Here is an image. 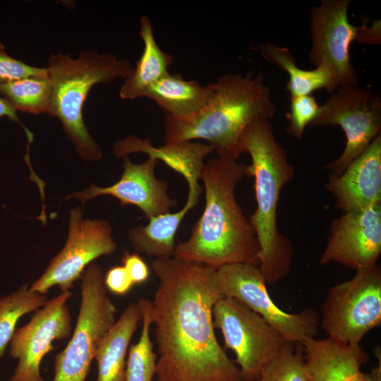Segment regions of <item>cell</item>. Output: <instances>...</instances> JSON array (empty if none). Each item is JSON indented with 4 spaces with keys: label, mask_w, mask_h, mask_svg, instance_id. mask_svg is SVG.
I'll return each mask as SVG.
<instances>
[{
    "label": "cell",
    "mask_w": 381,
    "mask_h": 381,
    "mask_svg": "<svg viewBox=\"0 0 381 381\" xmlns=\"http://www.w3.org/2000/svg\"><path fill=\"white\" fill-rule=\"evenodd\" d=\"M214 92L213 83L202 85L169 73L151 85L145 97L153 99L167 115L184 117L204 107Z\"/></svg>",
    "instance_id": "obj_21"
},
{
    "label": "cell",
    "mask_w": 381,
    "mask_h": 381,
    "mask_svg": "<svg viewBox=\"0 0 381 381\" xmlns=\"http://www.w3.org/2000/svg\"><path fill=\"white\" fill-rule=\"evenodd\" d=\"M139 35L143 42V51L120 88L119 97L122 99L145 97L151 85L169 73L174 61V56L157 44L151 20L147 16L140 18Z\"/></svg>",
    "instance_id": "obj_20"
},
{
    "label": "cell",
    "mask_w": 381,
    "mask_h": 381,
    "mask_svg": "<svg viewBox=\"0 0 381 381\" xmlns=\"http://www.w3.org/2000/svg\"><path fill=\"white\" fill-rule=\"evenodd\" d=\"M46 68L52 88L47 114L61 121L67 138L82 159H99L102 149L84 122L83 105L94 85L111 83L119 78L125 79L133 69L130 61L90 49L80 52L77 59L70 54H53Z\"/></svg>",
    "instance_id": "obj_5"
},
{
    "label": "cell",
    "mask_w": 381,
    "mask_h": 381,
    "mask_svg": "<svg viewBox=\"0 0 381 381\" xmlns=\"http://www.w3.org/2000/svg\"><path fill=\"white\" fill-rule=\"evenodd\" d=\"M350 0H322L310 11L312 45L309 59L331 73L335 89L358 85L359 78L351 63L353 41L367 43L368 27L353 26L348 19Z\"/></svg>",
    "instance_id": "obj_11"
},
{
    "label": "cell",
    "mask_w": 381,
    "mask_h": 381,
    "mask_svg": "<svg viewBox=\"0 0 381 381\" xmlns=\"http://www.w3.org/2000/svg\"><path fill=\"white\" fill-rule=\"evenodd\" d=\"M142 313V329L138 342L128 351L125 381H152L156 373L157 356L150 336L152 301L140 298L137 302Z\"/></svg>",
    "instance_id": "obj_24"
},
{
    "label": "cell",
    "mask_w": 381,
    "mask_h": 381,
    "mask_svg": "<svg viewBox=\"0 0 381 381\" xmlns=\"http://www.w3.org/2000/svg\"><path fill=\"white\" fill-rule=\"evenodd\" d=\"M214 92L198 111L184 117L165 115L164 144L207 140L219 157L238 159L239 140L247 126L276 113L262 72L228 73L213 83Z\"/></svg>",
    "instance_id": "obj_3"
},
{
    "label": "cell",
    "mask_w": 381,
    "mask_h": 381,
    "mask_svg": "<svg viewBox=\"0 0 381 381\" xmlns=\"http://www.w3.org/2000/svg\"><path fill=\"white\" fill-rule=\"evenodd\" d=\"M112 231L107 220L83 219L79 207L71 210L65 246L30 289L42 295L54 286L61 292L70 291L94 260L116 250Z\"/></svg>",
    "instance_id": "obj_12"
},
{
    "label": "cell",
    "mask_w": 381,
    "mask_h": 381,
    "mask_svg": "<svg viewBox=\"0 0 381 381\" xmlns=\"http://www.w3.org/2000/svg\"><path fill=\"white\" fill-rule=\"evenodd\" d=\"M320 109V105L312 95L291 97L289 111L286 115L289 121L287 133L301 138L306 128L318 116Z\"/></svg>",
    "instance_id": "obj_28"
},
{
    "label": "cell",
    "mask_w": 381,
    "mask_h": 381,
    "mask_svg": "<svg viewBox=\"0 0 381 381\" xmlns=\"http://www.w3.org/2000/svg\"><path fill=\"white\" fill-rule=\"evenodd\" d=\"M256 381H308L303 343L286 341Z\"/></svg>",
    "instance_id": "obj_27"
},
{
    "label": "cell",
    "mask_w": 381,
    "mask_h": 381,
    "mask_svg": "<svg viewBox=\"0 0 381 381\" xmlns=\"http://www.w3.org/2000/svg\"><path fill=\"white\" fill-rule=\"evenodd\" d=\"M380 254L381 204L335 219L320 263L335 262L357 271L377 265Z\"/></svg>",
    "instance_id": "obj_14"
},
{
    "label": "cell",
    "mask_w": 381,
    "mask_h": 381,
    "mask_svg": "<svg viewBox=\"0 0 381 381\" xmlns=\"http://www.w3.org/2000/svg\"><path fill=\"white\" fill-rule=\"evenodd\" d=\"M195 206L187 202L178 212L160 214L149 219L145 226L138 225L128 232L133 248L155 259L172 258L175 250V236L188 212Z\"/></svg>",
    "instance_id": "obj_22"
},
{
    "label": "cell",
    "mask_w": 381,
    "mask_h": 381,
    "mask_svg": "<svg viewBox=\"0 0 381 381\" xmlns=\"http://www.w3.org/2000/svg\"><path fill=\"white\" fill-rule=\"evenodd\" d=\"M46 68L30 66L10 56L0 43V83L47 74Z\"/></svg>",
    "instance_id": "obj_29"
},
{
    "label": "cell",
    "mask_w": 381,
    "mask_h": 381,
    "mask_svg": "<svg viewBox=\"0 0 381 381\" xmlns=\"http://www.w3.org/2000/svg\"><path fill=\"white\" fill-rule=\"evenodd\" d=\"M308 381H365L361 366L368 355L360 344H348L330 337L303 342Z\"/></svg>",
    "instance_id": "obj_18"
},
{
    "label": "cell",
    "mask_w": 381,
    "mask_h": 381,
    "mask_svg": "<svg viewBox=\"0 0 381 381\" xmlns=\"http://www.w3.org/2000/svg\"><path fill=\"white\" fill-rule=\"evenodd\" d=\"M250 49L288 73L286 90L291 97L312 95L320 89H325L330 94L335 90L332 76L328 70L323 67H316L313 70L299 68L288 48L265 42Z\"/></svg>",
    "instance_id": "obj_23"
},
{
    "label": "cell",
    "mask_w": 381,
    "mask_h": 381,
    "mask_svg": "<svg viewBox=\"0 0 381 381\" xmlns=\"http://www.w3.org/2000/svg\"><path fill=\"white\" fill-rule=\"evenodd\" d=\"M326 189L344 212L381 204V135L339 175L329 174Z\"/></svg>",
    "instance_id": "obj_16"
},
{
    "label": "cell",
    "mask_w": 381,
    "mask_h": 381,
    "mask_svg": "<svg viewBox=\"0 0 381 381\" xmlns=\"http://www.w3.org/2000/svg\"><path fill=\"white\" fill-rule=\"evenodd\" d=\"M46 302L47 297L31 291L28 284L23 285L11 294L0 297V360L13 338L20 318L37 311Z\"/></svg>",
    "instance_id": "obj_26"
},
{
    "label": "cell",
    "mask_w": 381,
    "mask_h": 381,
    "mask_svg": "<svg viewBox=\"0 0 381 381\" xmlns=\"http://www.w3.org/2000/svg\"><path fill=\"white\" fill-rule=\"evenodd\" d=\"M212 318L225 346L235 353L243 381H256L286 341L263 318L236 298L219 299L213 307Z\"/></svg>",
    "instance_id": "obj_8"
},
{
    "label": "cell",
    "mask_w": 381,
    "mask_h": 381,
    "mask_svg": "<svg viewBox=\"0 0 381 381\" xmlns=\"http://www.w3.org/2000/svg\"><path fill=\"white\" fill-rule=\"evenodd\" d=\"M80 279L77 322L68 345L54 358L53 381H85L100 340L116 321L117 308L107 294L101 267L92 262Z\"/></svg>",
    "instance_id": "obj_6"
},
{
    "label": "cell",
    "mask_w": 381,
    "mask_h": 381,
    "mask_svg": "<svg viewBox=\"0 0 381 381\" xmlns=\"http://www.w3.org/2000/svg\"><path fill=\"white\" fill-rule=\"evenodd\" d=\"M123 171L121 178L110 186L99 187L90 184L89 188L68 195L82 203L100 195L116 198L121 205H132L138 207L147 219L171 212L176 201L168 194V183L158 180L155 168L159 161L148 157L143 162L133 163L128 156L122 157Z\"/></svg>",
    "instance_id": "obj_15"
},
{
    "label": "cell",
    "mask_w": 381,
    "mask_h": 381,
    "mask_svg": "<svg viewBox=\"0 0 381 381\" xmlns=\"http://www.w3.org/2000/svg\"><path fill=\"white\" fill-rule=\"evenodd\" d=\"M245 176L251 177L250 166L237 159L217 156L205 162L200 176L205 208L188 239L176 246L173 258L214 270L234 263L258 265L255 231L234 195Z\"/></svg>",
    "instance_id": "obj_2"
},
{
    "label": "cell",
    "mask_w": 381,
    "mask_h": 381,
    "mask_svg": "<svg viewBox=\"0 0 381 381\" xmlns=\"http://www.w3.org/2000/svg\"><path fill=\"white\" fill-rule=\"evenodd\" d=\"M113 150L117 157L122 158L131 153L140 152L164 162L186 179L188 185L187 202L195 207L198 205L201 193L198 180L200 179L205 159L215 152L214 146L210 144L193 141L169 143L155 147L150 139L138 138L133 135L117 140Z\"/></svg>",
    "instance_id": "obj_17"
},
{
    "label": "cell",
    "mask_w": 381,
    "mask_h": 381,
    "mask_svg": "<svg viewBox=\"0 0 381 381\" xmlns=\"http://www.w3.org/2000/svg\"><path fill=\"white\" fill-rule=\"evenodd\" d=\"M104 284L107 290L118 296L127 294L135 286L123 265L110 268L104 276Z\"/></svg>",
    "instance_id": "obj_30"
},
{
    "label": "cell",
    "mask_w": 381,
    "mask_h": 381,
    "mask_svg": "<svg viewBox=\"0 0 381 381\" xmlns=\"http://www.w3.org/2000/svg\"><path fill=\"white\" fill-rule=\"evenodd\" d=\"M239 149L241 154L250 155L255 179L257 207L249 221L259 246L258 266L266 283H275L289 274L294 255L291 241L278 229L277 206L283 186L294 179V169L269 120L249 124L241 135Z\"/></svg>",
    "instance_id": "obj_4"
},
{
    "label": "cell",
    "mask_w": 381,
    "mask_h": 381,
    "mask_svg": "<svg viewBox=\"0 0 381 381\" xmlns=\"http://www.w3.org/2000/svg\"><path fill=\"white\" fill-rule=\"evenodd\" d=\"M71 296L70 291H64L47 301L25 325L16 329L10 354L18 362L10 381H44L40 373L43 358L55 349L54 340L68 338L72 333L71 315L66 305Z\"/></svg>",
    "instance_id": "obj_13"
},
{
    "label": "cell",
    "mask_w": 381,
    "mask_h": 381,
    "mask_svg": "<svg viewBox=\"0 0 381 381\" xmlns=\"http://www.w3.org/2000/svg\"><path fill=\"white\" fill-rule=\"evenodd\" d=\"M381 324V270L378 265L356 271L351 279L330 287L322 306L321 327L328 337L360 344Z\"/></svg>",
    "instance_id": "obj_7"
},
{
    "label": "cell",
    "mask_w": 381,
    "mask_h": 381,
    "mask_svg": "<svg viewBox=\"0 0 381 381\" xmlns=\"http://www.w3.org/2000/svg\"><path fill=\"white\" fill-rule=\"evenodd\" d=\"M121 262L134 285L143 284L148 280L150 274L149 267L137 253H131L126 250Z\"/></svg>",
    "instance_id": "obj_31"
},
{
    "label": "cell",
    "mask_w": 381,
    "mask_h": 381,
    "mask_svg": "<svg viewBox=\"0 0 381 381\" xmlns=\"http://www.w3.org/2000/svg\"><path fill=\"white\" fill-rule=\"evenodd\" d=\"M151 266L159 281L151 310L157 381H243L214 330L212 309L224 298L216 270L173 257Z\"/></svg>",
    "instance_id": "obj_1"
},
{
    "label": "cell",
    "mask_w": 381,
    "mask_h": 381,
    "mask_svg": "<svg viewBox=\"0 0 381 381\" xmlns=\"http://www.w3.org/2000/svg\"><path fill=\"white\" fill-rule=\"evenodd\" d=\"M52 88L47 73L0 83V95L17 110L33 114L48 113Z\"/></svg>",
    "instance_id": "obj_25"
},
{
    "label": "cell",
    "mask_w": 381,
    "mask_h": 381,
    "mask_svg": "<svg viewBox=\"0 0 381 381\" xmlns=\"http://www.w3.org/2000/svg\"><path fill=\"white\" fill-rule=\"evenodd\" d=\"M338 125L346 143L343 152L325 169L339 175L381 132V99L378 94L359 85H344L329 94L320 105L310 127Z\"/></svg>",
    "instance_id": "obj_9"
},
{
    "label": "cell",
    "mask_w": 381,
    "mask_h": 381,
    "mask_svg": "<svg viewBox=\"0 0 381 381\" xmlns=\"http://www.w3.org/2000/svg\"><path fill=\"white\" fill-rule=\"evenodd\" d=\"M365 381H381V356L379 358V364L373 368L368 373H364Z\"/></svg>",
    "instance_id": "obj_33"
},
{
    "label": "cell",
    "mask_w": 381,
    "mask_h": 381,
    "mask_svg": "<svg viewBox=\"0 0 381 381\" xmlns=\"http://www.w3.org/2000/svg\"><path fill=\"white\" fill-rule=\"evenodd\" d=\"M141 320L138 303H131L102 338L94 356L97 364V381H125L128 346Z\"/></svg>",
    "instance_id": "obj_19"
},
{
    "label": "cell",
    "mask_w": 381,
    "mask_h": 381,
    "mask_svg": "<svg viewBox=\"0 0 381 381\" xmlns=\"http://www.w3.org/2000/svg\"><path fill=\"white\" fill-rule=\"evenodd\" d=\"M2 116H6L13 121L21 124L17 116L16 109L7 99L1 97H0V117Z\"/></svg>",
    "instance_id": "obj_32"
},
{
    "label": "cell",
    "mask_w": 381,
    "mask_h": 381,
    "mask_svg": "<svg viewBox=\"0 0 381 381\" xmlns=\"http://www.w3.org/2000/svg\"><path fill=\"white\" fill-rule=\"evenodd\" d=\"M216 271L223 296L245 303L276 329L285 341L303 343L318 334L320 318L317 312L306 308L291 314L279 308L270 296L258 265L229 264Z\"/></svg>",
    "instance_id": "obj_10"
}]
</instances>
